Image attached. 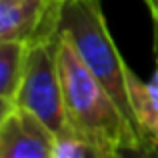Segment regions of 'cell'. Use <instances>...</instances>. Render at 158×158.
I'll return each mask as SVG.
<instances>
[{
  "label": "cell",
  "mask_w": 158,
  "mask_h": 158,
  "mask_svg": "<svg viewBox=\"0 0 158 158\" xmlns=\"http://www.w3.org/2000/svg\"><path fill=\"white\" fill-rule=\"evenodd\" d=\"M58 70L62 82L64 126L96 150L98 158L142 152V144L124 112L102 82L88 70L64 30L58 34Z\"/></svg>",
  "instance_id": "1"
},
{
  "label": "cell",
  "mask_w": 158,
  "mask_h": 158,
  "mask_svg": "<svg viewBox=\"0 0 158 158\" xmlns=\"http://www.w3.org/2000/svg\"><path fill=\"white\" fill-rule=\"evenodd\" d=\"M60 30L70 36L74 48L78 50L88 70L102 82V86L108 90V94L114 98L126 120L136 130L130 96H128L130 66L120 56L118 46L108 30L100 0H68L62 8Z\"/></svg>",
  "instance_id": "2"
},
{
  "label": "cell",
  "mask_w": 158,
  "mask_h": 158,
  "mask_svg": "<svg viewBox=\"0 0 158 158\" xmlns=\"http://www.w3.org/2000/svg\"><path fill=\"white\" fill-rule=\"evenodd\" d=\"M56 46L58 36L30 42L22 86L16 98V104L34 112L54 134L64 128V102Z\"/></svg>",
  "instance_id": "3"
},
{
  "label": "cell",
  "mask_w": 158,
  "mask_h": 158,
  "mask_svg": "<svg viewBox=\"0 0 158 158\" xmlns=\"http://www.w3.org/2000/svg\"><path fill=\"white\" fill-rule=\"evenodd\" d=\"M64 0H0V40L32 42L60 32Z\"/></svg>",
  "instance_id": "4"
},
{
  "label": "cell",
  "mask_w": 158,
  "mask_h": 158,
  "mask_svg": "<svg viewBox=\"0 0 158 158\" xmlns=\"http://www.w3.org/2000/svg\"><path fill=\"white\" fill-rule=\"evenodd\" d=\"M54 136L34 112L14 104L0 118V158H52Z\"/></svg>",
  "instance_id": "5"
},
{
  "label": "cell",
  "mask_w": 158,
  "mask_h": 158,
  "mask_svg": "<svg viewBox=\"0 0 158 158\" xmlns=\"http://www.w3.org/2000/svg\"><path fill=\"white\" fill-rule=\"evenodd\" d=\"M128 96L142 152L158 154V70L148 82L132 68L128 70Z\"/></svg>",
  "instance_id": "6"
},
{
  "label": "cell",
  "mask_w": 158,
  "mask_h": 158,
  "mask_svg": "<svg viewBox=\"0 0 158 158\" xmlns=\"http://www.w3.org/2000/svg\"><path fill=\"white\" fill-rule=\"evenodd\" d=\"M30 42L0 40V110H8L16 104L22 86L26 58Z\"/></svg>",
  "instance_id": "7"
},
{
  "label": "cell",
  "mask_w": 158,
  "mask_h": 158,
  "mask_svg": "<svg viewBox=\"0 0 158 158\" xmlns=\"http://www.w3.org/2000/svg\"><path fill=\"white\" fill-rule=\"evenodd\" d=\"M52 158H98V154L82 136L64 126L54 136Z\"/></svg>",
  "instance_id": "8"
},
{
  "label": "cell",
  "mask_w": 158,
  "mask_h": 158,
  "mask_svg": "<svg viewBox=\"0 0 158 158\" xmlns=\"http://www.w3.org/2000/svg\"><path fill=\"white\" fill-rule=\"evenodd\" d=\"M146 2V6H148V10H150V14H152V18H154V24L158 22V0H144Z\"/></svg>",
  "instance_id": "9"
},
{
  "label": "cell",
  "mask_w": 158,
  "mask_h": 158,
  "mask_svg": "<svg viewBox=\"0 0 158 158\" xmlns=\"http://www.w3.org/2000/svg\"><path fill=\"white\" fill-rule=\"evenodd\" d=\"M156 36H158V22H156ZM156 46H158V42H156ZM156 70H158V66H156Z\"/></svg>",
  "instance_id": "10"
},
{
  "label": "cell",
  "mask_w": 158,
  "mask_h": 158,
  "mask_svg": "<svg viewBox=\"0 0 158 158\" xmlns=\"http://www.w3.org/2000/svg\"><path fill=\"white\" fill-rule=\"evenodd\" d=\"M64 2H68V0H64Z\"/></svg>",
  "instance_id": "11"
}]
</instances>
